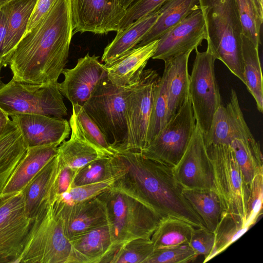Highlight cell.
I'll use <instances>...</instances> for the list:
<instances>
[{
  "label": "cell",
  "mask_w": 263,
  "mask_h": 263,
  "mask_svg": "<svg viewBox=\"0 0 263 263\" xmlns=\"http://www.w3.org/2000/svg\"><path fill=\"white\" fill-rule=\"evenodd\" d=\"M154 250L151 239H134L114 249L103 263H145Z\"/></svg>",
  "instance_id": "d590c367"
},
{
  "label": "cell",
  "mask_w": 263,
  "mask_h": 263,
  "mask_svg": "<svg viewBox=\"0 0 263 263\" xmlns=\"http://www.w3.org/2000/svg\"><path fill=\"white\" fill-rule=\"evenodd\" d=\"M72 35L70 0H55L13 50L9 63L12 79L35 84L58 82L68 61Z\"/></svg>",
  "instance_id": "7a4b0ae2"
},
{
  "label": "cell",
  "mask_w": 263,
  "mask_h": 263,
  "mask_svg": "<svg viewBox=\"0 0 263 263\" xmlns=\"http://www.w3.org/2000/svg\"><path fill=\"white\" fill-rule=\"evenodd\" d=\"M245 84L253 97L258 110L263 111V80L258 49L246 36H241Z\"/></svg>",
  "instance_id": "4dcf8cb0"
},
{
  "label": "cell",
  "mask_w": 263,
  "mask_h": 263,
  "mask_svg": "<svg viewBox=\"0 0 263 263\" xmlns=\"http://www.w3.org/2000/svg\"><path fill=\"white\" fill-rule=\"evenodd\" d=\"M0 107L8 115L38 114L55 118L67 115L59 83L35 84L12 79L0 85Z\"/></svg>",
  "instance_id": "8992f818"
},
{
  "label": "cell",
  "mask_w": 263,
  "mask_h": 263,
  "mask_svg": "<svg viewBox=\"0 0 263 263\" xmlns=\"http://www.w3.org/2000/svg\"><path fill=\"white\" fill-rule=\"evenodd\" d=\"M98 196L107 211L114 241L112 251L134 239H151L162 218L155 211L112 187Z\"/></svg>",
  "instance_id": "5b68a950"
},
{
  "label": "cell",
  "mask_w": 263,
  "mask_h": 263,
  "mask_svg": "<svg viewBox=\"0 0 263 263\" xmlns=\"http://www.w3.org/2000/svg\"><path fill=\"white\" fill-rule=\"evenodd\" d=\"M3 65L1 63V62H0V73H1V68L2 67H3ZM0 82H1V77H0Z\"/></svg>",
  "instance_id": "f5cc1de1"
},
{
  "label": "cell",
  "mask_w": 263,
  "mask_h": 263,
  "mask_svg": "<svg viewBox=\"0 0 263 263\" xmlns=\"http://www.w3.org/2000/svg\"><path fill=\"white\" fill-rule=\"evenodd\" d=\"M263 173L257 174L249 188L247 201L246 224L250 228L259 216L262 208Z\"/></svg>",
  "instance_id": "60d3db41"
},
{
  "label": "cell",
  "mask_w": 263,
  "mask_h": 263,
  "mask_svg": "<svg viewBox=\"0 0 263 263\" xmlns=\"http://www.w3.org/2000/svg\"><path fill=\"white\" fill-rule=\"evenodd\" d=\"M110 157L96 160L80 168L77 172L70 187L96 183L113 177Z\"/></svg>",
  "instance_id": "74e56055"
},
{
  "label": "cell",
  "mask_w": 263,
  "mask_h": 263,
  "mask_svg": "<svg viewBox=\"0 0 263 263\" xmlns=\"http://www.w3.org/2000/svg\"><path fill=\"white\" fill-rule=\"evenodd\" d=\"M32 221L26 213L22 191L0 206V263H18Z\"/></svg>",
  "instance_id": "4fadbf2b"
},
{
  "label": "cell",
  "mask_w": 263,
  "mask_h": 263,
  "mask_svg": "<svg viewBox=\"0 0 263 263\" xmlns=\"http://www.w3.org/2000/svg\"><path fill=\"white\" fill-rule=\"evenodd\" d=\"M195 126L196 121L189 98L140 153L148 158L175 166L184 153Z\"/></svg>",
  "instance_id": "8fae6325"
},
{
  "label": "cell",
  "mask_w": 263,
  "mask_h": 263,
  "mask_svg": "<svg viewBox=\"0 0 263 263\" xmlns=\"http://www.w3.org/2000/svg\"><path fill=\"white\" fill-rule=\"evenodd\" d=\"M114 177L102 181L70 187L67 192L57 195L58 198L67 204H73L95 197L111 189Z\"/></svg>",
  "instance_id": "f35d334b"
},
{
  "label": "cell",
  "mask_w": 263,
  "mask_h": 263,
  "mask_svg": "<svg viewBox=\"0 0 263 263\" xmlns=\"http://www.w3.org/2000/svg\"><path fill=\"white\" fill-rule=\"evenodd\" d=\"M206 148L213 168V189L219 197L223 211L246 224L247 191L230 145Z\"/></svg>",
  "instance_id": "9c48e42d"
},
{
  "label": "cell",
  "mask_w": 263,
  "mask_h": 263,
  "mask_svg": "<svg viewBox=\"0 0 263 263\" xmlns=\"http://www.w3.org/2000/svg\"><path fill=\"white\" fill-rule=\"evenodd\" d=\"M110 162L112 187L147 205L162 218L171 216L195 228H205L183 194L174 166L148 158L140 152L114 149Z\"/></svg>",
  "instance_id": "6da1fadb"
},
{
  "label": "cell",
  "mask_w": 263,
  "mask_h": 263,
  "mask_svg": "<svg viewBox=\"0 0 263 263\" xmlns=\"http://www.w3.org/2000/svg\"><path fill=\"white\" fill-rule=\"evenodd\" d=\"M69 240L77 263H103L114 246L109 223L76 235Z\"/></svg>",
  "instance_id": "7402d4cb"
},
{
  "label": "cell",
  "mask_w": 263,
  "mask_h": 263,
  "mask_svg": "<svg viewBox=\"0 0 263 263\" xmlns=\"http://www.w3.org/2000/svg\"><path fill=\"white\" fill-rule=\"evenodd\" d=\"M55 1V0H37L26 32L32 29L44 17Z\"/></svg>",
  "instance_id": "f6af8a7d"
},
{
  "label": "cell",
  "mask_w": 263,
  "mask_h": 263,
  "mask_svg": "<svg viewBox=\"0 0 263 263\" xmlns=\"http://www.w3.org/2000/svg\"><path fill=\"white\" fill-rule=\"evenodd\" d=\"M72 114L69 121L71 133L107 156H112L115 151L83 106L78 104L72 105Z\"/></svg>",
  "instance_id": "f1b7e54d"
},
{
  "label": "cell",
  "mask_w": 263,
  "mask_h": 263,
  "mask_svg": "<svg viewBox=\"0 0 263 263\" xmlns=\"http://www.w3.org/2000/svg\"><path fill=\"white\" fill-rule=\"evenodd\" d=\"M135 0H122L123 5L125 9L134 1Z\"/></svg>",
  "instance_id": "681fc988"
},
{
  "label": "cell",
  "mask_w": 263,
  "mask_h": 263,
  "mask_svg": "<svg viewBox=\"0 0 263 263\" xmlns=\"http://www.w3.org/2000/svg\"><path fill=\"white\" fill-rule=\"evenodd\" d=\"M19 262L77 263L57 195L45 201L32 219Z\"/></svg>",
  "instance_id": "277c9868"
},
{
  "label": "cell",
  "mask_w": 263,
  "mask_h": 263,
  "mask_svg": "<svg viewBox=\"0 0 263 263\" xmlns=\"http://www.w3.org/2000/svg\"><path fill=\"white\" fill-rule=\"evenodd\" d=\"M198 255L186 243L155 249L145 263H187L194 261Z\"/></svg>",
  "instance_id": "ab89813d"
},
{
  "label": "cell",
  "mask_w": 263,
  "mask_h": 263,
  "mask_svg": "<svg viewBox=\"0 0 263 263\" xmlns=\"http://www.w3.org/2000/svg\"><path fill=\"white\" fill-rule=\"evenodd\" d=\"M194 229L179 218L166 216L161 219L151 239L154 249L189 243Z\"/></svg>",
  "instance_id": "d6a6232c"
},
{
  "label": "cell",
  "mask_w": 263,
  "mask_h": 263,
  "mask_svg": "<svg viewBox=\"0 0 263 263\" xmlns=\"http://www.w3.org/2000/svg\"><path fill=\"white\" fill-rule=\"evenodd\" d=\"M199 6V0H167L158 8L155 23L135 48L158 40Z\"/></svg>",
  "instance_id": "4316f807"
},
{
  "label": "cell",
  "mask_w": 263,
  "mask_h": 263,
  "mask_svg": "<svg viewBox=\"0 0 263 263\" xmlns=\"http://www.w3.org/2000/svg\"><path fill=\"white\" fill-rule=\"evenodd\" d=\"M242 34L257 48L261 45L260 31L263 22V7L257 0H234Z\"/></svg>",
  "instance_id": "836d02e7"
},
{
  "label": "cell",
  "mask_w": 263,
  "mask_h": 263,
  "mask_svg": "<svg viewBox=\"0 0 263 263\" xmlns=\"http://www.w3.org/2000/svg\"><path fill=\"white\" fill-rule=\"evenodd\" d=\"M183 194L209 230L215 231L223 211L214 189H183Z\"/></svg>",
  "instance_id": "f546056e"
},
{
  "label": "cell",
  "mask_w": 263,
  "mask_h": 263,
  "mask_svg": "<svg viewBox=\"0 0 263 263\" xmlns=\"http://www.w3.org/2000/svg\"><path fill=\"white\" fill-rule=\"evenodd\" d=\"M258 2L261 5H262L263 4V1L262 0H257Z\"/></svg>",
  "instance_id": "816d5d0a"
},
{
  "label": "cell",
  "mask_w": 263,
  "mask_h": 263,
  "mask_svg": "<svg viewBox=\"0 0 263 263\" xmlns=\"http://www.w3.org/2000/svg\"><path fill=\"white\" fill-rule=\"evenodd\" d=\"M57 198L69 239L109 223L106 207L98 196L70 204L62 201L57 195Z\"/></svg>",
  "instance_id": "d6986e66"
},
{
  "label": "cell",
  "mask_w": 263,
  "mask_h": 263,
  "mask_svg": "<svg viewBox=\"0 0 263 263\" xmlns=\"http://www.w3.org/2000/svg\"><path fill=\"white\" fill-rule=\"evenodd\" d=\"M226 107L232 122L230 146L241 171L248 195L254 177L263 173L262 155L259 143L254 138L245 120L237 95L234 89L231 90Z\"/></svg>",
  "instance_id": "7c38bea8"
},
{
  "label": "cell",
  "mask_w": 263,
  "mask_h": 263,
  "mask_svg": "<svg viewBox=\"0 0 263 263\" xmlns=\"http://www.w3.org/2000/svg\"><path fill=\"white\" fill-rule=\"evenodd\" d=\"M10 0H0V7L10 1Z\"/></svg>",
  "instance_id": "f907efd6"
},
{
  "label": "cell",
  "mask_w": 263,
  "mask_h": 263,
  "mask_svg": "<svg viewBox=\"0 0 263 263\" xmlns=\"http://www.w3.org/2000/svg\"><path fill=\"white\" fill-rule=\"evenodd\" d=\"M249 228L241 220L223 211L215 231V243L210 254L204 259L206 262L225 250Z\"/></svg>",
  "instance_id": "e575fe53"
},
{
  "label": "cell",
  "mask_w": 263,
  "mask_h": 263,
  "mask_svg": "<svg viewBox=\"0 0 263 263\" xmlns=\"http://www.w3.org/2000/svg\"><path fill=\"white\" fill-rule=\"evenodd\" d=\"M167 0H135L126 9L117 32L126 29L134 22L157 10Z\"/></svg>",
  "instance_id": "b9f144b4"
},
{
  "label": "cell",
  "mask_w": 263,
  "mask_h": 263,
  "mask_svg": "<svg viewBox=\"0 0 263 263\" xmlns=\"http://www.w3.org/2000/svg\"><path fill=\"white\" fill-rule=\"evenodd\" d=\"M7 33V17L0 8V62L4 66V44Z\"/></svg>",
  "instance_id": "bcb514c9"
},
{
  "label": "cell",
  "mask_w": 263,
  "mask_h": 263,
  "mask_svg": "<svg viewBox=\"0 0 263 263\" xmlns=\"http://www.w3.org/2000/svg\"><path fill=\"white\" fill-rule=\"evenodd\" d=\"M207 33V50L245 83L242 28L234 0H199Z\"/></svg>",
  "instance_id": "3957f363"
},
{
  "label": "cell",
  "mask_w": 263,
  "mask_h": 263,
  "mask_svg": "<svg viewBox=\"0 0 263 263\" xmlns=\"http://www.w3.org/2000/svg\"><path fill=\"white\" fill-rule=\"evenodd\" d=\"M159 15L158 9L117 32L115 39L104 49L102 62L105 64L113 62L134 48L155 23Z\"/></svg>",
  "instance_id": "484cf974"
},
{
  "label": "cell",
  "mask_w": 263,
  "mask_h": 263,
  "mask_svg": "<svg viewBox=\"0 0 263 263\" xmlns=\"http://www.w3.org/2000/svg\"><path fill=\"white\" fill-rule=\"evenodd\" d=\"M176 177L183 189H213V168L203 136L196 125L189 145L174 166Z\"/></svg>",
  "instance_id": "2e32d148"
},
{
  "label": "cell",
  "mask_w": 263,
  "mask_h": 263,
  "mask_svg": "<svg viewBox=\"0 0 263 263\" xmlns=\"http://www.w3.org/2000/svg\"><path fill=\"white\" fill-rule=\"evenodd\" d=\"M129 88L115 86L106 74L82 106L113 149L122 144L126 136V97Z\"/></svg>",
  "instance_id": "52a82bcc"
},
{
  "label": "cell",
  "mask_w": 263,
  "mask_h": 263,
  "mask_svg": "<svg viewBox=\"0 0 263 263\" xmlns=\"http://www.w3.org/2000/svg\"><path fill=\"white\" fill-rule=\"evenodd\" d=\"M37 0H10L0 8L7 17L4 66L9 65L15 47L26 33Z\"/></svg>",
  "instance_id": "d4e9b609"
},
{
  "label": "cell",
  "mask_w": 263,
  "mask_h": 263,
  "mask_svg": "<svg viewBox=\"0 0 263 263\" xmlns=\"http://www.w3.org/2000/svg\"><path fill=\"white\" fill-rule=\"evenodd\" d=\"M27 149L15 123L0 137V196Z\"/></svg>",
  "instance_id": "83f0119b"
},
{
  "label": "cell",
  "mask_w": 263,
  "mask_h": 263,
  "mask_svg": "<svg viewBox=\"0 0 263 263\" xmlns=\"http://www.w3.org/2000/svg\"><path fill=\"white\" fill-rule=\"evenodd\" d=\"M99 57L88 53L78 59L72 68H64V81L59 83V90L72 105H83L88 100L101 80L106 74L104 64Z\"/></svg>",
  "instance_id": "e0dca14e"
},
{
  "label": "cell",
  "mask_w": 263,
  "mask_h": 263,
  "mask_svg": "<svg viewBox=\"0 0 263 263\" xmlns=\"http://www.w3.org/2000/svg\"><path fill=\"white\" fill-rule=\"evenodd\" d=\"M189 245L199 256L206 258L211 253L215 243V234L206 228H194Z\"/></svg>",
  "instance_id": "7bdbcfd3"
},
{
  "label": "cell",
  "mask_w": 263,
  "mask_h": 263,
  "mask_svg": "<svg viewBox=\"0 0 263 263\" xmlns=\"http://www.w3.org/2000/svg\"><path fill=\"white\" fill-rule=\"evenodd\" d=\"M168 121L165 80L163 76H162L155 92L148 129L147 144L158 135Z\"/></svg>",
  "instance_id": "8d00e7d4"
},
{
  "label": "cell",
  "mask_w": 263,
  "mask_h": 263,
  "mask_svg": "<svg viewBox=\"0 0 263 263\" xmlns=\"http://www.w3.org/2000/svg\"><path fill=\"white\" fill-rule=\"evenodd\" d=\"M192 51L164 61L162 76L165 80L169 120L189 98L188 62Z\"/></svg>",
  "instance_id": "44dd1931"
},
{
  "label": "cell",
  "mask_w": 263,
  "mask_h": 263,
  "mask_svg": "<svg viewBox=\"0 0 263 263\" xmlns=\"http://www.w3.org/2000/svg\"><path fill=\"white\" fill-rule=\"evenodd\" d=\"M20 130L27 147L60 145L68 138L69 121L38 114H18L10 116Z\"/></svg>",
  "instance_id": "ac0fdd59"
},
{
  "label": "cell",
  "mask_w": 263,
  "mask_h": 263,
  "mask_svg": "<svg viewBox=\"0 0 263 263\" xmlns=\"http://www.w3.org/2000/svg\"><path fill=\"white\" fill-rule=\"evenodd\" d=\"M57 155L61 165L76 172L93 161L108 157L72 133L58 146Z\"/></svg>",
  "instance_id": "1f68e13d"
},
{
  "label": "cell",
  "mask_w": 263,
  "mask_h": 263,
  "mask_svg": "<svg viewBox=\"0 0 263 263\" xmlns=\"http://www.w3.org/2000/svg\"><path fill=\"white\" fill-rule=\"evenodd\" d=\"M59 168L56 155L22 190L25 211L29 218L33 219L42 204L57 195L54 184Z\"/></svg>",
  "instance_id": "603a6c76"
},
{
  "label": "cell",
  "mask_w": 263,
  "mask_h": 263,
  "mask_svg": "<svg viewBox=\"0 0 263 263\" xmlns=\"http://www.w3.org/2000/svg\"><path fill=\"white\" fill-rule=\"evenodd\" d=\"M73 34L117 31L126 9L122 0H70Z\"/></svg>",
  "instance_id": "5bb4252c"
},
{
  "label": "cell",
  "mask_w": 263,
  "mask_h": 263,
  "mask_svg": "<svg viewBox=\"0 0 263 263\" xmlns=\"http://www.w3.org/2000/svg\"><path fill=\"white\" fill-rule=\"evenodd\" d=\"M206 37L205 21L199 6L158 39L157 49L152 58L164 62L192 51Z\"/></svg>",
  "instance_id": "9a60e30c"
},
{
  "label": "cell",
  "mask_w": 263,
  "mask_h": 263,
  "mask_svg": "<svg viewBox=\"0 0 263 263\" xmlns=\"http://www.w3.org/2000/svg\"><path fill=\"white\" fill-rule=\"evenodd\" d=\"M13 195V194H3L1 196H0V206H1L8 198H9Z\"/></svg>",
  "instance_id": "c3c4849f"
},
{
  "label": "cell",
  "mask_w": 263,
  "mask_h": 263,
  "mask_svg": "<svg viewBox=\"0 0 263 263\" xmlns=\"http://www.w3.org/2000/svg\"><path fill=\"white\" fill-rule=\"evenodd\" d=\"M161 77L153 69H144L140 81L126 97L127 134L120 149L141 152L147 138L156 90Z\"/></svg>",
  "instance_id": "ba28073f"
},
{
  "label": "cell",
  "mask_w": 263,
  "mask_h": 263,
  "mask_svg": "<svg viewBox=\"0 0 263 263\" xmlns=\"http://www.w3.org/2000/svg\"><path fill=\"white\" fill-rule=\"evenodd\" d=\"M59 145L28 148L6 186L3 194H14L22 191L39 171L57 154Z\"/></svg>",
  "instance_id": "cb8c5ba5"
},
{
  "label": "cell",
  "mask_w": 263,
  "mask_h": 263,
  "mask_svg": "<svg viewBox=\"0 0 263 263\" xmlns=\"http://www.w3.org/2000/svg\"><path fill=\"white\" fill-rule=\"evenodd\" d=\"M8 115L0 107V137L11 126L14 124Z\"/></svg>",
  "instance_id": "7dc6e473"
},
{
  "label": "cell",
  "mask_w": 263,
  "mask_h": 263,
  "mask_svg": "<svg viewBox=\"0 0 263 263\" xmlns=\"http://www.w3.org/2000/svg\"><path fill=\"white\" fill-rule=\"evenodd\" d=\"M196 56L189 77V94L196 125L203 135L209 132L214 115L222 105L215 72L214 56L206 49H195Z\"/></svg>",
  "instance_id": "30bf717a"
},
{
  "label": "cell",
  "mask_w": 263,
  "mask_h": 263,
  "mask_svg": "<svg viewBox=\"0 0 263 263\" xmlns=\"http://www.w3.org/2000/svg\"><path fill=\"white\" fill-rule=\"evenodd\" d=\"M76 173V171L61 165L60 163V168L54 184L57 195L66 192L70 189Z\"/></svg>",
  "instance_id": "ee69618b"
},
{
  "label": "cell",
  "mask_w": 263,
  "mask_h": 263,
  "mask_svg": "<svg viewBox=\"0 0 263 263\" xmlns=\"http://www.w3.org/2000/svg\"><path fill=\"white\" fill-rule=\"evenodd\" d=\"M158 40L134 48L109 63L104 64L107 77L114 85L129 88L136 85L148 60L154 55Z\"/></svg>",
  "instance_id": "ffe728a7"
}]
</instances>
